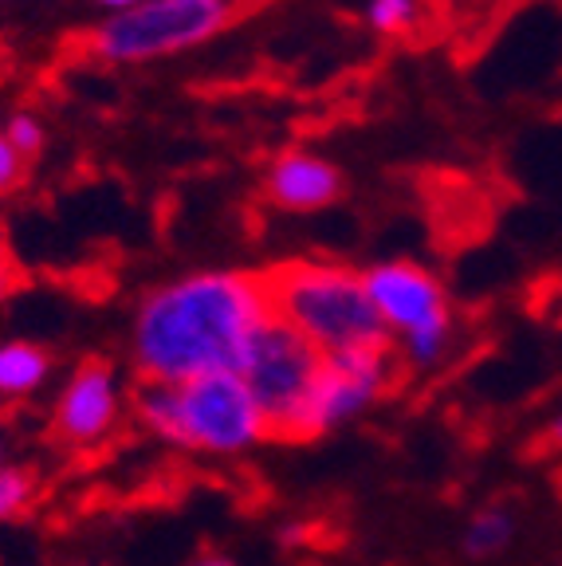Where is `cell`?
<instances>
[{
  "label": "cell",
  "instance_id": "1",
  "mask_svg": "<svg viewBox=\"0 0 562 566\" xmlns=\"http://www.w3.org/2000/svg\"><path fill=\"white\" fill-rule=\"evenodd\" d=\"M272 315L264 272L201 268L149 287L131 315L126 354L138 381H189L240 370L260 323Z\"/></svg>",
  "mask_w": 562,
  "mask_h": 566
},
{
  "label": "cell",
  "instance_id": "2",
  "mask_svg": "<svg viewBox=\"0 0 562 566\" xmlns=\"http://www.w3.org/2000/svg\"><path fill=\"white\" fill-rule=\"evenodd\" d=\"M131 413L154 441L201 457H244L275 441L272 421L240 370L201 374L189 381H138Z\"/></svg>",
  "mask_w": 562,
  "mask_h": 566
},
{
  "label": "cell",
  "instance_id": "3",
  "mask_svg": "<svg viewBox=\"0 0 562 566\" xmlns=\"http://www.w3.org/2000/svg\"><path fill=\"white\" fill-rule=\"evenodd\" d=\"M264 275L272 311L323 354L394 346V335L370 303L362 272L354 268L331 260H288L268 268Z\"/></svg>",
  "mask_w": 562,
  "mask_h": 566
},
{
  "label": "cell",
  "instance_id": "4",
  "mask_svg": "<svg viewBox=\"0 0 562 566\" xmlns=\"http://www.w3.org/2000/svg\"><path fill=\"white\" fill-rule=\"evenodd\" d=\"M240 20V0H142L111 12L87 32V52L103 63H154L194 52Z\"/></svg>",
  "mask_w": 562,
  "mask_h": 566
},
{
  "label": "cell",
  "instance_id": "5",
  "mask_svg": "<svg viewBox=\"0 0 562 566\" xmlns=\"http://www.w3.org/2000/svg\"><path fill=\"white\" fill-rule=\"evenodd\" d=\"M362 283L394 335V350L402 354L405 366L433 370L445 363L457 338V315L437 272L417 260H378L362 272Z\"/></svg>",
  "mask_w": 562,
  "mask_h": 566
},
{
  "label": "cell",
  "instance_id": "6",
  "mask_svg": "<svg viewBox=\"0 0 562 566\" xmlns=\"http://www.w3.org/2000/svg\"><path fill=\"white\" fill-rule=\"evenodd\" d=\"M323 358L326 354L315 343H308L295 327H288L275 311L252 335L244 363H240V378L248 381V389L272 421L275 441H288L291 424H295L299 409H303L319 370H323Z\"/></svg>",
  "mask_w": 562,
  "mask_h": 566
},
{
  "label": "cell",
  "instance_id": "7",
  "mask_svg": "<svg viewBox=\"0 0 562 566\" xmlns=\"http://www.w3.org/2000/svg\"><path fill=\"white\" fill-rule=\"evenodd\" d=\"M394 381V346L382 350H346L326 354L323 370L311 386L308 401L291 424L288 441H319L326 433H339L343 424L358 421L366 409L386 398Z\"/></svg>",
  "mask_w": 562,
  "mask_h": 566
},
{
  "label": "cell",
  "instance_id": "8",
  "mask_svg": "<svg viewBox=\"0 0 562 566\" xmlns=\"http://www.w3.org/2000/svg\"><path fill=\"white\" fill-rule=\"evenodd\" d=\"M123 381L106 358H83L67 370L55 401L48 409V433L63 449H98L106 437H115L126 413Z\"/></svg>",
  "mask_w": 562,
  "mask_h": 566
},
{
  "label": "cell",
  "instance_id": "9",
  "mask_svg": "<svg viewBox=\"0 0 562 566\" xmlns=\"http://www.w3.org/2000/svg\"><path fill=\"white\" fill-rule=\"evenodd\" d=\"M260 193L280 212H323L346 197V174L319 150H283L268 161Z\"/></svg>",
  "mask_w": 562,
  "mask_h": 566
},
{
  "label": "cell",
  "instance_id": "10",
  "mask_svg": "<svg viewBox=\"0 0 562 566\" xmlns=\"http://www.w3.org/2000/svg\"><path fill=\"white\" fill-rule=\"evenodd\" d=\"M55 378V354L35 338H0V406H20L44 394Z\"/></svg>",
  "mask_w": 562,
  "mask_h": 566
},
{
  "label": "cell",
  "instance_id": "11",
  "mask_svg": "<svg viewBox=\"0 0 562 566\" xmlns=\"http://www.w3.org/2000/svg\"><path fill=\"white\" fill-rule=\"evenodd\" d=\"M516 512L503 504H488L465 523L460 531V555L472 558V563H488V558H500L503 551L516 543Z\"/></svg>",
  "mask_w": 562,
  "mask_h": 566
},
{
  "label": "cell",
  "instance_id": "12",
  "mask_svg": "<svg viewBox=\"0 0 562 566\" xmlns=\"http://www.w3.org/2000/svg\"><path fill=\"white\" fill-rule=\"evenodd\" d=\"M429 17V0H362V24L378 40H405Z\"/></svg>",
  "mask_w": 562,
  "mask_h": 566
},
{
  "label": "cell",
  "instance_id": "13",
  "mask_svg": "<svg viewBox=\"0 0 562 566\" xmlns=\"http://www.w3.org/2000/svg\"><path fill=\"white\" fill-rule=\"evenodd\" d=\"M40 495V476L24 460H0V523L24 520Z\"/></svg>",
  "mask_w": 562,
  "mask_h": 566
},
{
  "label": "cell",
  "instance_id": "14",
  "mask_svg": "<svg viewBox=\"0 0 562 566\" xmlns=\"http://www.w3.org/2000/svg\"><path fill=\"white\" fill-rule=\"evenodd\" d=\"M0 130H4V138L12 142V150H17L28 166H32V161L40 158V154H44V146H48V126H44V118L35 115V111H12Z\"/></svg>",
  "mask_w": 562,
  "mask_h": 566
},
{
  "label": "cell",
  "instance_id": "15",
  "mask_svg": "<svg viewBox=\"0 0 562 566\" xmlns=\"http://www.w3.org/2000/svg\"><path fill=\"white\" fill-rule=\"evenodd\" d=\"M28 177V161L12 150V142L0 130V197H12Z\"/></svg>",
  "mask_w": 562,
  "mask_h": 566
},
{
  "label": "cell",
  "instance_id": "16",
  "mask_svg": "<svg viewBox=\"0 0 562 566\" xmlns=\"http://www.w3.org/2000/svg\"><path fill=\"white\" fill-rule=\"evenodd\" d=\"M528 457H535V460L562 457V406L554 409V413L543 421V429H539V433L531 437V444H528Z\"/></svg>",
  "mask_w": 562,
  "mask_h": 566
},
{
  "label": "cell",
  "instance_id": "17",
  "mask_svg": "<svg viewBox=\"0 0 562 566\" xmlns=\"http://www.w3.org/2000/svg\"><path fill=\"white\" fill-rule=\"evenodd\" d=\"M20 292H24V272H20V264L12 260L9 248H0V307L9 300H17Z\"/></svg>",
  "mask_w": 562,
  "mask_h": 566
},
{
  "label": "cell",
  "instance_id": "18",
  "mask_svg": "<svg viewBox=\"0 0 562 566\" xmlns=\"http://www.w3.org/2000/svg\"><path fill=\"white\" fill-rule=\"evenodd\" d=\"M17 452V417L9 406H0V460H12Z\"/></svg>",
  "mask_w": 562,
  "mask_h": 566
},
{
  "label": "cell",
  "instance_id": "19",
  "mask_svg": "<svg viewBox=\"0 0 562 566\" xmlns=\"http://www.w3.org/2000/svg\"><path fill=\"white\" fill-rule=\"evenodd\" d=\"M311 531H315V527H311V523H283V527H280V543H283V547H303V543H311Z\"/></svg>",
  "mask_w": 562,
  "mask_h": 566
},
{
  "label": "cell",
  "instance_id": "20",
  "mask_svg": "<svg viewBox=\"0 0 562 566\" xmlns=\"http://www.w3.org/2000/svg\"><path fill=\"white\" fill-rule=\"evenodd\" d=\"M189 566H237V558L220 555V551H205V555H197Z\"/></svg>",
  "mask_w": 562,
  "mask_h": 566
},
{
  "label": "cell",
  "instance_id": "21",
  "mask_svg": "<svg viewBox=\"0 0 562 566\" xmlns=\"http://www.w3.org/2000/svg\"><path fill=\"white\" fill-rule=\"evenodd\" d=\"M91 4H98V9L111 17V12H123V9H134V4H142V0H91Z\"/></svg>",
  "mask_w": 562,
  "mask_h": 566
},
{
  "label": "cell",
  "instance_id": "22",
  "mask_svg": "<svg viewBox=\"0 0 562 566\" xmlns=\"http://www.w3.org/2000/svg\"><path fill=\"white\" fill-rule=\"evenodd\" d=\"M551 492H554V500H559V504H562V464L551 472Z\"/></svg>",
  "mask_w": 562,
  "mask_h": 566
}]
</instances>
